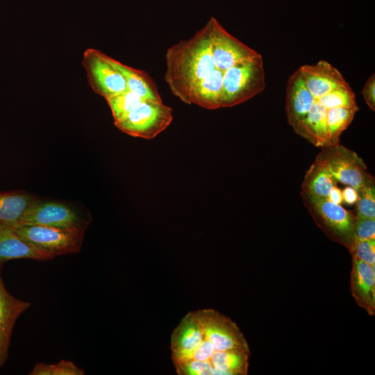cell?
Listing matches in <instances>:
<instances>
[{"mask_svg": "<svg viewBox=\"0 0 375 375\" xmlns=\"http://www.w3.org/2000/svg\"><path fill=\"white\" fill-rule=\"evenodd\" d=\"M351 292L357 304L370 315H375L374 266L353 258Z\"/></svg>", "mask_w": 375, "mask_h": 375, "instance_id": "obj_14", "label": "cell"}, {"mask_svg": "<svg viewBox=\"0 0 375 375\" xmlns=\"http://www.w3.org/2000/svg\"><path fill=\"white\" fill-rule=\"evenodd\" d=\"M315 160L324 165L337 182L357 190L371 176L363 160L340 143L322 148Z\"/></svg>", "mask_w": 375, "mask_h": 375, "instance_id": "obj_8", "label": "cell"}, {"mask_svg": "<svg viewBox=\"0 0 375 375\" xmlns=\"http://www.w3.org/2000/svg\"><path fill=\"white\" fill-rule=\"evenodd\" d=\"M12 226L24 240L54 257L79 252L85 233L84 229L38 224H16Z\"/></svg>", "mask_w": 375, "mask_h": 375, "instance_id": "obj_6", "label": "cell"}, {"mask_svg": "<svg viewBox=\"0 0 375 375\" xmlns=\"http://www.w3.org/2000/svg\"><path fill=\"white\" fill-rule=\"evenodd\" d=\"M165 62V79L171 92L189 104L194 90L219 69L211 53L209 24L207 22L190 39L168 48Z\"/></svg>", "mask_w": 375, "mask_h": 375, "instance_id": "obj_3", "label": "cell"}, {"mask_svg": "<svg viewBox=\"0 0 375 375\" xmlns=\"http://www.w3.org/2000/svg\"><path fill=\"white\" fill-rule=\"evenodd\" d=\"M342 195L343 201L348 205L356 203L358 199V190L348 185L342 191Z\"/></svg>", "mask_w": 375, "mask_h": 375, "instance_id": "obj_24", "label": "cell"}, {"mask_svg": "<svg viewBox=\"0 0 375 375\" xmlns=\"http://www.w3.org/2000/svg\"><path fill=\"white\" fill-rule=\"evenodd\" d=\"M301 191L338 204L343 202L342 190L338 188L337 181L324 165L315 160L306 172Z\"/></svg>", "mask_w": 375, "mask_h": 375, "instance_id": "obj_15", "label": "cell"}, {"mask_svg": "<svg viewBox=\"0 0 375 375\" xmlns=\"http://www.w3.org/2000/svg\"><path fill=\"white\" fill-rule=\"evenodd\" d=\"M89 223L90 220L82 217L67 204L36 199L17 224L86 230Z\"/></svg>", "mask_w": 375, "mask_h": 375, "instance_id": "obj_11", "label": "cell"}, {"mask_svg": "<svg viewBox=\"0 0 375 375\" xmlns=\"http://www.w3.org/2000/svg\"><path fill=\"white\" fill-rule=\"evenodd\" d=\"M30 375H83L85 371L74 362L62 360L56 363L38 362Z\"/></svg>", "mask_w": 375, "mask_h": 375, "instance_id": "obj_20", "label": "cell"}, {"mask_svg": "<svg viewBox=\"0 0 375 375\" xmlns=\"http://www.w3.org/2000/svg\"><path fill=\"white\" fill-rule=\"evenodd\" d=\"M359 108L341 72L326 60L304 65L289 78L285 110L294 131L317 147L340 143Z\"/></svg>", "mask_w": 375, "mask_h": 375, "instance_id": "obj_1", "label": "cell"}, {"mask_svg": "<svg viewBox=\"0 0 375 375\" xmlns=\"http://www.w3.org/2000/svg\"><path fill=\"white\" fill-rule=\"evenodd\" d=\"M54 258L22 238L11 225L0 223V266L13 259L49 260Z\"/></svg>", "mask_w": 375, "mask_h": 375, "instance_id": "obj_13", "label": "cell"}, {"mask_svg": "<svg viewBox=\"0 0 375 375\" xmlns=\"http://www.w3.org/2000/svg\"><path fill=\"white\" fill-rule=\"evenodd\" d=\"M356 216L375 219V181L370 176L358 190Z\"/></svg>", "mask_w": 375, "mask_h": 375, "instance_id": "obj_19", "label": "cell"}, {"mask_svg": "<svg viewBox=\"0 0 375 375\" xmlns=\"http://www.w3.org/2000/svg\"><path fill=\"white\" fill-rule=\"evenodd\" d=\"M356 238L361 240H375V219L355 216Z\"/></svg>", "mask_w": 375, "mask_h": 375, "instance_id": "obj_22", "label": "cell"}, {"mask_svg": "<svg viewBox=\"0 0 375 375\" xmlns=\"http://www.w3.org/2000/svg\"><path fill=\"white\" fill-rule=\"evenodd\" d=\"M349 251L353 258L375 266V240L355 238Z\"/></svg>", "mask_w": 375, "mask_h": 375, "instance_id": "obj_21", "label": "cell"}, {"mask_svg": "<svg viewBox=\"0 0 375 375\" xmlns=\"http://www.w3.org/2000/svg\"><path fill=\"white\" fill-rule=\"evenodd\" d=\"M35 200L34 196L26 193H0V223L11 226L19 223Z\"/></svg>", "mask_w": 375, "mask_h": 375, "instance_id": "obj_17", "label": "cell"}, {"mask_svg": "<svg viewBox=\"0 0 375 375\" xmlns=\"http://www.w3.org/2000/svg\"><path fill=\"white\" fill-rule=\"evenodd\" d=\"M208 23L213 60L224 74L231 67L260 54L231 35L215 17H211Z\"/></svg>", "mask_w": 375, "mask_h": 375, "instance_id": "obj_9", "label": "cell"}, {"mask_svg": "<svg viewBox=\"0 0 375 375\" xmlns=\"http://www.w3.org/2000/svg\"><path fill=\"white\" fill-rule=\"evenodd\" d=\"M375 76L373 74L366 81L362 90L364 100L369 108L375 110Z\"/></svg>", "mask_w": 375, "mask_h": 375, "instance_id": "obj_23", "label": "cell"}, {"mask_svg": "<svg viewBox=\"0 0 375 375\" xmlns=\"http://www.w3.org/2000/svg\"><path fill=\"white\" fill-rule=\"evenodd\" d=\"M305 206L317 225L331 240L348 250L356 238L355 216L341 204L301 191Z\"/></svg>", "mask_w": 375, "mask_h": 375, "instance_id": "obj_4", "label": "cell"}, {"mask_svg": "<svg viewBox=\"0 0 375 375\" xmlns=\"http://www.w3.org/2000/svg\"><path fill=\"white\" fill-rule=\"evenodd\" d=\"M173 120V110L162 102L142 101L122 119L114 122L122 132L147 140L155 138Z\"/></svg>", "mask_w": 375, "mask_h": 375, "instance_id": "obj_7", "label": "cell"}, {"mask_svg": "<svg viewBox=\"0 0 375 375\" xmlns=\"http://www.w3.org/2000/svg\"><path fill=\"white\" fill-rule=\"evenodd\" d=\"M180 375H246L250 349L238 325L213 309L188 312L171 335Z\"/></svg>", "mask_w": 375, "mask_h": 375, "instance_id": "obj_2", "label": "cell"}, {"mask_svg": "<svg viewBox=\"0 0 375 375\" xmlns=\"http://www.w3.org/2000/svg\"><path fill=\"white\" fill-rule=\"evenodd\" d=\"M106 100L111 110L114 122L122 119L140 102L144 101L128 90Z\"/></svg>", "mask_w": 375, "mask_h": 375, "instance_id": "obj_18", "label": "cell"}, {"mask_svg": "<svg viewBox=\"0 0 375 375\" xmlns=\"http://www.w3.org/2000/svg\"><path fill=\"white\" fill-rule=\"evenodd\" d=\"M82 63L91 88L106 99L128 90L122 74L110 62L108 56L100 51L88 49Z\"/></svg>", "mask_w": 375, "mask_h": 375, "instance_id": "obj_10", "label": "cell"}, {"mask_svg": "<svg viewBox=\"0 0 375 375\" xmlns=\"http://www.w3.org/2000/svg\"><path fill=\"white\" fill-rule=\"evenodd\" d=\"M110 62L122 74L128 90L144 101L162 102L155 83L144 72L135 69L108 56Z\"/></svg>", "mask_w": 375, "mask_h": 375, "instance_id": "obj_16", "label": "cell"}, {"mask_svg": "<svg viewBox=\"0 0 375 375\" xmlns=\"http://www.w3.org/2000/svg\"><path fill=\"white\" fill-rule=\"evenodd\" d=\"M265 73L261 54L226 72L223 78L222 108L242 103L262 92Z\"/></svg>", "mask_w": 375, "mask_h": 375, "instance_id": "obj_5", "label": "cell"}, {"mask_svg": "<svg viewBox=\"0 0 375 375\" xmlns=\"http://www.w3.org/2000/svg\"><path fill=\"white\" fill-rule=\"evenodd\" d=\"M0 266V272H1ZM31 303L11 295L6 289L0 273V367L8 357V349L15 324Z\"/></svg>", "mask_w": 375, "mask_h": 375, "instance_id": "obj_12", "label": "cell"}]
</instances>
